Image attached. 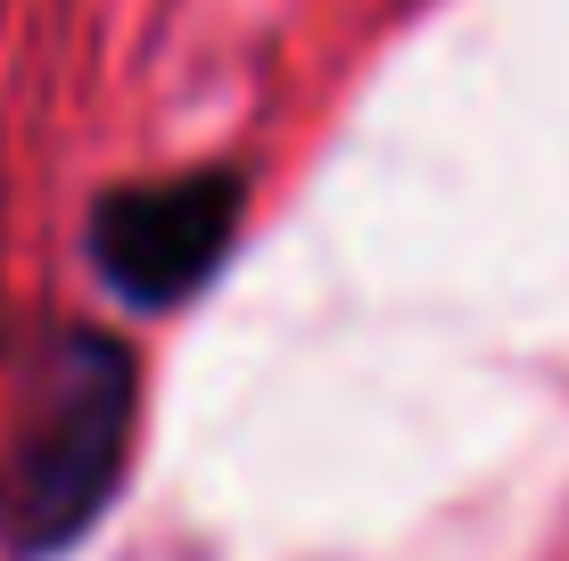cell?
Segmentation results:
<instances>
[{
    "instance_id": "obj_2",
    "label": "cell",
    "mask_w": 569,
    "mask_h": 561,
    "mask_svg": "<svg viewBox=\"0 0 569 561\" xmlns=\"http://www.w3.org/2000/svg\"><path fill=\"white\" fill-rule=\"evenodd\" d=\"M240 231V182L231 173H182V182H132L91 207V264L124 305L166 314L199 298Z\"/></svg>"
},
{
    "instance_id": "obj_1",
    "label": "cell",
    "mask_w": 569,
    "mask_h": 561,
    "mask_svg": "<svg viewBox=\"0 0 569 561\" xmlns=\"http://www.w3.org/2000/svg\"><path fill=\"white\" fill-rule=\"evenodd\" d=\"M132 347L108 331H50L0 462V545L17 561L67 553L108 512L132 447Z\"/></svg>"
}]
</instances>
